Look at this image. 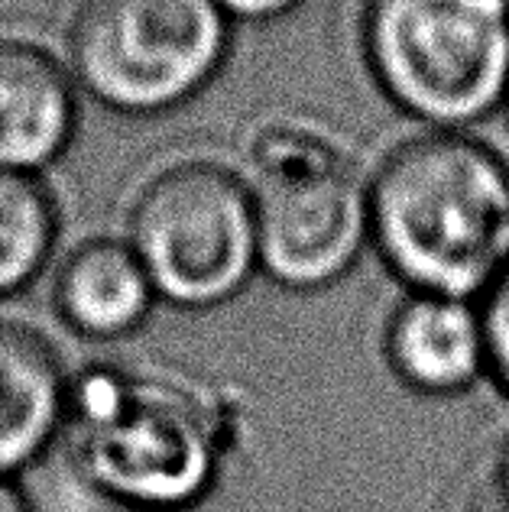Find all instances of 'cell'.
I'll return each mask as SVG.
<instances>
[{
    "label": "cell",
    "mask_w": 509,
    "mask_h": 512,
    "mask_svg": "<svg viewBox=\"0 0 509 512\" xmlns=\"http://www.w3.org/2000/svg\"><path fill=\"white\" fill-rule=\"evenodd\" d=\"M370 244L412 292L474 302L509 266V163L464 130H422L370 175Z\"/></svg>",
    "instance_id": "6da1fadb"
},
{
    "label": "cell",
    "mask_w": 509,
    "mask_h": 512,
    "mask_svg": "<svg viewBox=\"0 0 509 512\" xmlns=\"http://www.w3.org/2000/svg\"><path fill=\"white\" fill-rule=\"evenodd\" d=\"M360 46L386 101L425 130H464L509 94V0H364Z\"/></svg>",
    "instance_id": "7a4b0ae2"
},
{
    "label": "cell",
    "mask_w": 509,
    "mask_h": 512,
    "mask_svg": "<svg viewBox=\"0 0 509 512\" xmlns=\"http://www.w3.org/2000/svg\"><path fill=\"white\" fill-rule=\"evenodd\" d=\"M260 273L296 292L338 282L370 247V179L321 130L273 124L250 146Z\"/></svg>",
    "instance_id": "3957f363"
},
{
    "label": "cell",
    "mask_w": 509,
    "mask_h": 512,
    "mask_svg": "<svg viewBox=\"0 0 509 512\" xmlns=\"http://www.w3.org/2000/svg\"><path fill=\"white\" fill-rule=\"evenodd\" d=\"M82 464L101 490L146 509H179L218 470L221 425L205 396L166 380L111 370L82 376L72 393Z\"/></svg>",
    "instance_id": "277c9868"
},
{
    "label": "cell",
    "mask_w": 509,
    "mask_h": 512,
    "mask_svg": "<svg viewBox=\"0 0 509 512\" xmlns=\"http://www.w3.org/2000/svg\"><path fill=\"white\" fill-rule=\"evenodd\" d=\"M231 52L214 0H82L69 26V72L107 111L153 117L202 94Z\"/></svg>",
    "instance_id": "5b68a950"
},
{
    "label": "cell",
    "mask_w": 509,
    "mask_h": 512,
    "mask_svg": "<svg viewBox=\"0 0 509 512\" xmlns=\"http://www.w3.org/2000/svg\"><path fill=\"white\" fill-rule=\"evenodd\" d=\"M127 244L159 299L214 308L260 273L244 175L214 159H182L143 182L127 214Z\"/></svg>",
    "instance_id": "8992f818"
},
{
    "label": "cell",
    "mask_w": 509,
    "mask_h": 512,
    "mask_svg": "<svg viewBox=\"0 0 509 512\" xmlns=\"http://www.w3.org/2000/svg\"><path fill=\"white\" fill-rule=\"evenodd\" d=\"M78 124L72 72L33 39L0 36V169L43 172Z\"/></svg>",
    "instance_id": "52a82bcc"
},
{
    "label": "cell",
    "mask_w": 509,
    "mask_h": 512,
    "mask_svg": "<svg viewBox=\"0 0 509 512\" xmlns=\"http://www.w3.org/2000/svg\"><path fill=\"white\" fill-rule=\"evenodd\" d=\"M386 360L419 393H461L487 370L484 315L474 302L412 292L386 328Z\"/></svg>",
    "instance_id": "ba28073f"
},
{
    "label": "cell",
    "mask_w": 509,
    "mask_h": 512,
    "mask_svg": "<svg viewBox=\"0 0 509 512\" xmlns=\"http://www.w3.org/2000/svg\"><path fill=\"white\" fill-rule=\"evenodd\" d=\"M52 299L72 331L114 341L143 325L159 295L127 240L91 237L65 256Z\"/></svg>",
    "instance_id": "9c48e42d"
},
{
    "label": "cell",
    "mask_w": 509,
    "mask_h": 512,
    "mask_svg": "<svg viewBox=\"0 0 509 512\" xmlns=\"http://www.w3.org/2000/svg\"><path fill=\"white\" fill-rule=\"evenodd\" d=\"M69 393L56 347L30 325L0 318V477L46 448Z\"/></svg>",
    "instance_id": "30bf717a"
},
{
    "label": "cell",
    "mask_w": 509,
    "mask_h": 512,
    "mask_svg": "<svg viewBox=\"0 0 509 512\" xmlns=\"http://www.w3.org/2000/svg\"><path fill=\"white\" fill-rule=\"evenodd\" d=\"M59 240L56 198L39 175L0 169V299L43 273Z\"/></svg>",
    "instance_id": "8fae6325"
},
{
    "label": "cell",
    "mask_w": 509,
    "mask_h": 512,
    "mask_svg": "<svg viewBox=\"0 0 509 512\" xmlns=\"http://www.w3.org/2000/svg\"><path fill=\"white\" fill-rule=\"evenodd\" d=\"M484 334H487V370L509 393V266L484 295Z\"/></svg>",
    "instance_id": "7c38bea8"
},
{
    "label": "cell",
    "mask_w": 509,
    "mask_h": 512,
    "mask_svg": "<svg viewBox=\"0 0 509 512\" xmlns=\"http://www.w3.org/2000/svg\"><path fill=\"white\" fill-rule=\"evenodd\" d=\"M227 20H250V23H270L292 13L305 0H214Z\"/></svg>",
    "instance_id": "4fadbf2b"
},
{
    "label": "cell",
    "mask_w": 509,
    "mask_h": 512,
    "mask_svg": "<svg viewBox=\"0 0 509 512\" xmlns=\"http://www.w3.org/2000/svg\"><path fill=\"white\" fill-rule=\"evenodd\" d=\"M467 512H509V493L500 490L497 483H490L484 493L474 496V503Z\"/></svg>",
    "instance_id": "5bb4252c"
},
{
    "label": "cell",
    "mask_w": 509,
    "mask_h": 512,
    "mask_svg": "<svg viewBox=\"0 0 509 512\" xmlns=\"http://www.w3.org/2000/svg\"><path fill=\"white\" fill-rule=\"evenodd\" d=\"M0 512H30L23 503V496L13 490L4 477H0Z\"/></svg>",
    "instance_id": "9a60e30c"
},
{
    "label": "cell",
    "mask_w": 509,
    "mask_h": 512,
    "mask_svg": "<svg viewBox=\"0 0 509 512\" xmlns=\"http://www.w3.org/2000/svg\"><path fill=\"white\" fill-rule=\"evenodd\" d=\"M497 483L500 490H506L509 493V444H506V451H503V457H500V470H497Z\"/></svg>",
    "instance_id": "2e32d148"
},
{
    "label": "cell",
    "mask_w": 509,
    "mask_h": 512,
    "mask_svg": "<svg viewBox=\"0 0 509 512\" xmlns=\"http://www.w3.org/2000/svg\"><path fill=\"white\" fill-rule=\"evenodd\" d=\"M506 107H509V94H506Z\"/></svg>",
    "instance_id": "e0dca14e"
}]
</instances>
